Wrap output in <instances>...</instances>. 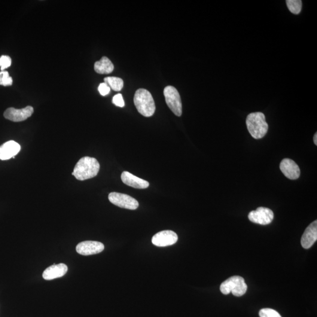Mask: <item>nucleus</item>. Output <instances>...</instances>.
Segmentation results:
<instances>
[{"label":"nucleus","instance_id":"1","mask_svg":"<svg viewBox=\"0 0 317 317\" xmlns=\"http://www.w3.org/2000/svg\"><path fill=\"white\" fill-rule=\"evenodd\" d=\"M99 169L100 164L95 158L84 157L78 161L72 175L79 181H85L95 177Z\"/></svg>","mask_w":317,"mask_h":317},{"label":"nucleus","instance_id":"2","mask_svg":"<svg viewBox=\"0 0 317 317\" xmlns=\"http://www.w3.org/2000/svg\"><path fill=\"white\" fill-rule=\"evenodd\" d=\"M246 126L249 133L255 139L263 138L269 129L266 117L260 112L250 114L246 119Z\"/></svg>","mask_w":317,"mask_h":317},{"label":"nucleus","instance_id":"3","mask_svg":"<svg viewBox=\"0 0 317 317\" xmlns=\"http://www.w3.org/2000/svg\"><path fill=\"white\" fill-rule=\"evenodd\" d=\"M137 110L145 117H151L154 114L156 106L153 96L148 90L141 88L136 91L133 98Z\"/></svg>","mask_w":317,"mask_h":317},{"label":"nucleus","instance_id":"4","mask_svg":"<svg viewBox=\"0 0 317 317\" xmlns=\"http://www.w3.org/2000/svg\"><path fill=\"white\" fill-rule=\"evenodd\" d=\"M220 289L222 293L224 295L232 292L235 296L241 297L246 293L248 285L243 277L233 276L222 282Z\"/></svg>","mask_w":317,"mask_h":317},{"label":"nucleus","instance_id":"5","mask_svg":"<svg viewBox=\"0 0 317 317\" xmlns=\"http://www.w3.org/2000/svg\"><path fill=\"white\" fill-rule=\"evenodd\" d=\"M166 104L173 114L178 117L182 114V103L181 96L174 87L167 86L163 91Z\"/></svg>","mask_w":317,"mask_h":317},{"label":"nucleus","instance_id":"6","mask_svg":"<svg viewBox=\"0 0 317 317\" xmlns=\"http://www.w3.org/2000/svg\"><path fill=\"white\" fill-rule=\"evenodd\" d=\"M108 199L114 205L121 208L136 210L139 207L138 201L126 194L112 192L109 194Z\"/></svg>","mask_w":317,"mask_h":317},{"label":"nucleus","instance_id":"7","mask_svg":"<svg viewBox=\"0 0 317 317\" xmlns=\"http://www.w3.org/2000/svg\"><path fill=\"white\" fill-rule=\"evenodd\" d=\"M248 218L250 221L254 223L267 225L273 222L274 213L269 208L260 207L255 210H253L250 212Z\"/></svg>","mask_w":317,"mask_h":317},{"label":"nucleus","instance_id":"8","mask_svg":"<svg viewBox=\"0 0 317 317\" xmlns=\"http://www.w3.org/2000/svg\"><path fill=\"white\" fill-rule=\"evenodd\" d=\"M33 113V108L31 106H27L26 108L20 109L10 108L4 112V117L8 120L18 123L31 117Z\"/></svg>","mask_w":317,"mask_h":317},{"label":"nucleus","instance_id":"9","mask_svg":"<svg viewBox=\"0 0 317 317\" xmlns=\"http://www.w3.org/2000/svg\"><path fill=\"white\" fill-rule=\"evenodd\" d=\"M178 240L177 234L172 230L160 231L152 237V242L158 247H166L174 245Z\"/></svg>","mask_w":317,"mask_h":317},{"label":"nucleus","instance_id":"10","mask_svg":"<svg viewBox=\"0 0 317 317\" xmlns=\"http://www.w3.org/2000/svg\"><path fill=\"white\" fill-rule=\"evenodd\" d=\"M104 248V245L102 243L95 241H85L78 244L76 251L79 254L90 255L100 254Z\"/></svg>","mask_w":317,"mask_h":317},{"label":"nucleus","instance_id":"11","mask_svg":"<svg viewBox=\"0 0 317 317\" xmlns=\"http://www.w3.org/2000/svg\"><path fill=\"white\" fill-rule=\"evenodd\" d=\"M280 170L286 177L291 180H295L299 178L300 176V169L298 164L290 158H284L280 163Z\"/></svg>","mask_w":317,"mask_h":317},{"label":"nucleus","instance_id":"12","mask_svg":"<svg viewBox=\"0 0 317 317\" xmlns=\"http://www.w3.org/2000/svg\"><path fill=\"white\" fill-rule=\"evenodd\" d=\"M317 240V221L313 222L305 230L301 243L304 249L312 248Z\"/></svg>","mask_w":317,"mask_h":317},{"label":"nucleus","instance_id":"13","mask_svg":"<svg viewBox=\"0 0 317 317\" xmlns=\"http://www.w3.org/2000/svg\"><path fill=\"white\" fill-rule=\"evenodd\" d=\"M21 150V146L14 141H10L0 146V159L5 160L10 159L17 155Z\"/></svg>","mask_w":317,"mask_h":317},{"label":"nucleus","instance_id":"14","mask_svg":"<svg viewBox=\"0 0 317 317\" xmlns=\"http://www.w3.org/2000/svg\"><path fill=\"white\" fill-rule=\"evenodd\" d=\"M68 271V267L63 263L54 264L45 270L42 277L46 280H52L63 277Z\"/></svg>","mask_w":317,"mask_h":317},{"label":"nucleus","instance_id":"15","mask_svg":"<svg viewBox=\"0 0 317 317\" xmlns=\"http://www.w3.org/2000/svg\"><path fill=\"white\" fill-rule=\"evenodd\" d=\"M121 179L124 184L134 188L143 190V189H146L149 187L148 182L127 171L122 173Z\"/></svg>","mask_w":317,"mask_h":317},{"label":"nucleus","instance_id":"16","mask_svg":"<svg viewBox=\"0 0 317 317\" xmlns=\"http://www.w3.org/2000/svg\"><path fill=\"white\" fill-rule=\"evenodd\" d=\"M114 65L108 58L103 57L101 59L95 63L94 69L97 74H109L114 71Z\"/></svg>","mask_w":317,"mask_h":317},{"label":"nucleus","instance_id":"17","mask_svg":"<svg viewBox=\"0 0 317 317\" xmlns=\"http://www.w3.org/2000/svg\"><path fill=\"white\" fill-rule=\"evenodd\" d=\"M105 83L115 91H120L124 87V81L120 78L109 77L104 79Z\"/></svg>","mask_w":317,"mask_h":317},{"label":"nucleus","instance_id":"18","mask_svg":"<svg viewBox=\"0 0 317 317\" xmlns=\"http://www.w3.org/2000/svg\"><path fill=\"white\" fill-rule=\"evenodd\" d=\"M286 5L289 11L294 14H299L302 9V1L301 0H287L286 1Z\"/></svg>","mask_w":317,"mask_h":317},{"label":"nucleus","instance_id":"19","mask_svg":"<svg viewBox=\"0 0 317 317\" xmlns=\"http://www.w3.org/2000/svg\"><path fill=\"white\" fill-rule=\"evenodd\" d=\"M13 85V78L9 75L7 71L0 72V85L7 87Z\"/></svg>","mask_w":317,"mask_h":317},{"label":"nucleus","instance_id":"20","mask_svg":"<svg viewBox=\"0 0 317 317\" xmlns=\"http://www.w3.org/2000/svg\"><path fill=\"white\" fill-rule=\"evenodd\" d=\"M260 317H282L276 310L271 309H261L259 312Z\"/></svg>","mask_w":317,"mask_h":317},{"label":"nucleus","instance_id":"21","mask_svg":"<svg viewBox=\"0 0 317 317\" xmlns=\"http://www.w3.org/2000/svg\"><path fill=\"white\" fill-rule=\"evenodd\" d=\"M11 59L7 56H2L0 57V67L1 71H3L6 68H8L11 65Z\"/></svg>","mask_w":317,"mask_h":317},{"label":"nucleus","instance_id":"22","mask_svg":"<svg viewBox=\"0 0 317 317\" xmlns=\"http://www.w3.org/2000/svg\"><path fill=\"white\" fill-rule=\"evenodd\" d=\"M112 103L119 107L123 108L125 106V102L123 95L121 94H118L115 95L112 99Z\"/></svg>","mask_w":317,"mask_h":317},{"label":"nucleus","instance_id":"23","mask_svg":"<svg viewBox=\"0 0 317 317\" xmlns=\"http://www.w3.org/2000/svg\"><path fill=\"white\" fill-rule=\"evenodd\" d=\"M98 91L100 95L106 96L110 93L111 88H109L107 84L103 82V83L100 84L99 85Z\"/></svg>","mask_w":317,"mask_h":317},{"label":"nucleus","instance_id":"24","mask_svg":"<svg viewBox=\"0 0 317 317\" xmlns=\"http://www.w3.org/2000/svg\"><path fill=\"white\" fill-rule=\"evenodd\" d=\"M314 142H315V144L317 146V133H316L315 136H314Z\"/></svg>","mask_w":317,"mask_h":317}]
</instances>
